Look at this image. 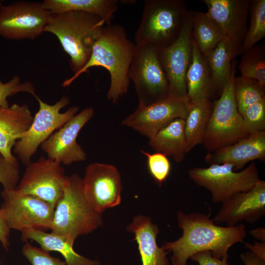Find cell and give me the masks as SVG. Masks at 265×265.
<instances>
[{
    "label": "cell",
    "mask_w": 265,
    "mask_h": 265,
    "mask_svg": "<svg viewBox=\"0 0 265 265\" xmlns=\"http://www.w3.org/2000/svg\"><path fill=\"white\" fill-rule=\"evenodd\" d=\"M182 236L173 241H165L162 248L171 252V265H186L194 254L210 251L219 259L229 258L228 250L234 244L243 242L246 236L245 226L239 223L234 226L216 224L210 215L192 212L187 214L182 211L177 213Z\"/></svg>",
    "instance_id": "1"
},
{
    "label": "cell",
    "mask_w": 265,
    "mask_h": 265,
    "mask_svg": "<svg viewBox=\"0 0 265 265\" xmlns=\"http://www.w3.org/2000/svg\"><path fill=\"white\" fill-rule=\"evenodd\" d=\"M135 44L128 37L125 28L120 25H106L94 44L90 58L78 72L65 80L63 87L69 86L82 74L93 67H103L108 72L110 83L107 99L115 104L128 91L129 69L133 56Z\"/></svg>",
    "instance_id": "2"
},
{
    "label": "cell",
    "mask_w": 265,
    "mask_h": 265,
    "mask_svg": "<svg viewBox=\"0 0 265 265\" xmlns=\"http://www.w3.org/2000/svg\"><path fill=\"white\" fill-rule=\"evenodd\" d=\"M106 25L96 14L81 12L52 13L45 32L59 40L63 50L69 55V65L74 74L88 61L92 48Z\"/></svg>",
    "instance_id": "3"
},
{
    "label": "cell",
    "mask_w": 265,
    "mask_h": 265,
    "mask_svg": "<svg viewBox=\"0 0 265 265\" xmlns=\"http://www.w3.org/2000/svg\"><path fill=\"white\" fill-rule=\"evenodd\" d=\"M102 224V213L85 196L82 179L77 174L67 176L62 195L54 208L51 232L74 245L78 237L93 232Z\"/></svg>",
    "instance_id": "4"
},
{
    "label": "cell",
    "mask_w": 265,
    "mask_h": 265,
    "mask_svg": "<svg viewBox=\"0 0 265 265\" xmlns=\"http://www.w3.org/2000/svg\"><path fill=\"white\" fill-rule=\"evenodd\" d=\"M187 9L183 0H145L136 45L167 47L177 38Z\"/></svg>",
    "instance_id": "5"
},
{
    "label": "cell",
    "mask_w": 265,
    "mask_h": 265,
    "mask_svg": "<svg viewBox=\"0 0 265 265\" xmlns=\"http://www.w3.org/2000/svg\"><path fill=\"white\" fill-rule=\"evenodd\" d=\"M235 62L232 63L231 78L220 97L213 102L210 118L202 144L208 153L234 144L247 136L238 112L234 93Z\"/></svg>",
    "instance_id": "6"
},
{
    "label": "cell",
    "mask_w": 265,
    "mask_h": 265,
    "mask_svg": "<svg viewBox=\"0 0 265 265\" xmlns=\"http://www.w3.org/2000/svg\"><path fill=\"white\" fill-rule=\"evenodd\" d=\"M35 98L39 103V109L28 130L13 147L14 153L26 165L31 162V158L38 147L79 110L78 106H74L64 112H60L70 103L69 97L66 95L53 105L43 102L37 96Z\"/></svg>",
    "instance_id": "7"
},
{
    "label": "cell",
    "mask_w": 265,
    "mask_h": 265,
    "mask_svg": "<svg viewBox=\"0 0 265 265\" xmlns=\"http://www.w3.org/2000/svg\"><path fill=\"white\" fill-rule=\"evenodd\" d=\"M129 76L134 84L138 105H148L169 95V82L158 48L135 44Z\"/></svg>",
    "instance_id": "8"
},
{
    "label": "cell",
    "mask_w": 265,
    "mask_h": 265,
    "mask_svg": "<svg viewBox=\"0 0 265 265\" xmlns=\"http://www.w3.org/2000/svg\"><path fill=\"white\" fill-rule=\"evenodd\" d=\"M188 174L192 181L210 192L214 203H222L236 193L247 191L260 180L254 162L239 172H235L233 165L223 163L193 168Z\"/></svg>",
    "instance_id": "9"
},
{
    "label": "cell",
    "mask_w": 265,
    "mask_h": 265,
    "mask_svg": "<svg viewBox=\"0 0 265 265\" xmlns=\"http://www.w3.org/2000/svg\"><path fill=\"white\" fill-rule=\"evenodd\" d=\"M1 214L10 229L21 232L30 229H51L54 207L33 195L23 194L15 189H4Z\"/></svg>",
    "instance_id": "10"
},
{
    "label": "cell",
    "mask_w": 265,
    "mask_h": 265,
    "mask_svg": "<svg viewBox=\"0 0 265 265\" xmlns=\"http://www.w3.org/2000/svg\"><path fill=\"white\" fill-rule=\"evenodd\" d=\"M51 15L42 2L21 0L0 6V35L10 40L33 39L45 32Z\"/></svg>",
    "instance_id": "11"
},
{
    "label": "cell",
    "mask_w": 265,
    "mask_h": 265,
    "mask_svg": "<svg viewBox=\"0 0 265 265\" xmlns=\"http://www.w3.org/2000/svg\"><path fill=\"white\" fill-rule=\"evenodd\" d=\"M193 14L187 10L176 40L167 47L158 48L169 82V94L177 97H187L186 76L191 57Z\"/></svg>",
    "instance_id": "12"
},
{
    "label": "cell",
    "mask_w": 265,
    "mask_h": 265,
    "mask_svg": "<svg viewBox=\"0 0 265 265\" xmlns=\"http://www.w3.org/2000/svg\"><path fill=\"white\" fill-rule=\"evenodd\" d=\"M190 101L169 94L148 105H138L132 113L122 121V125L132 128L149 139L178 118L186 119Z\"/></svg>",
    "instance_id": "13"
},
{
    "label": "cell",
    "mask_w": 265,
    "mask_h": 265,
    "mask_svg": "<svg viewBox=\"0 0 265 265\" xmlns=\"http://www.w3.org/2000/svg\"><path fill=\"white\" fill-rule=\"evenodd\" d=\"M26 167L16 189L37 197L55 207L62 195L67 176L59 162L42 157Z\"/></svg>",
    "instance_id": "14"
},
{
    "label": "cell",
    "mask_w": 265,
    "mask_h": 265,
    "mask_svg": "<svg viewBox=\"0 0 265 265\" xmlns=\"http://www.w3.org/2000/svg\"><path fill=\"white\" fill-rule=\"evenodd\" d=\"M82 183L87 200L97 212L102 213L120 204L122 185L115 166L99 162L90 163L86 168Z\"/></svg>",
    "instance_id": "15"
},
{
    "label": "cell",
    "mask_w": 265,
    "mask_h": 265,
    "mask_svg": "<svg viewBox=\"0 0 265 265\" xmlns=\"http://www.w3.org/2000/svg\"><path fill=\"white\" fill-rule=\"evenodd\" d=\"M94 114L92 107L84 108L55 131L40 146L47 157L64 165L84 161L86 154L77 142V138Z\"/></svg>",
    "instance_id": "16"
},
{
    "label": "cell",
    "mask_w": 265,
    "mask_h": 265,
    "mask_svg": "<svg viewBox=\"0 0 265 265\" xmlns=\"http://www.w3.org/2000/svg\"><path fill=\"white\" fill-rule=\"evenodd\" d=\"M212 219L234 226L239 222L253 224L265 214V182L260 180L251 189L236 193L223 202Z\"/></svg>",
    "instance_id": "17"
},
{
    "label": "cell",
    "mask_w": 265,
    "mask_h": 265,
    "mask_svg": "<svg viewBox=\"0 0 265 265\" xmlns=\"http://www.w3.org/2000/svg\"><path fill=\"white\" fill-rule=\"evenodd\" d=\"M207 13L239 50L248 29L250 0H203Z\"/></svg>",
    "instance_id": "18"
},
{
    "label": "cell",
    "mask_w": 265,
    "mask_h": 265,
    "mask_svg": "<svg viewBox=\"0 0 265 265\" xmlns=\"http://www.w3.org/2000/svg\"><path fill=\"white\" fill-rule=\"evenodd\" d=\"M265 159V131L249 134L234 144L208 153L204 158L210 165L231 164L234 171L242 169L251 161Z\"/></svg>",
    "instance_id": "19"
},
{
    "label": "cell",
    "mask_w": 265,
    "mask_h": 265,
    "mask_svg": "<svg viewBox=\"0 0 265 265\" xmlns=\"http://www.w3.org/2000/svg\"><path fill=\"white\" fill-rule=\"evenodd\" d=\"M33 117L26 104L0 106V152L11 162L18 161L12 154L16 142L28 130Z\"/></svg>",
    "instance_id": "20"
},
{
    "label": "cell",
    "mask_w": 265,
    "mask_h": 265,
    "mask_svg": "<svg viewBox=\"0 0 265 265\" xmlns=\"http://www.w3.org/2000/svg\"><path fill=\"white\" fill-rule=\"evenodd\" d=\"M126 229L134 234L142 265H170L167 257L168 253L157 242L160 230L150 217L143 215L134 216Z\"/></svg>",
    "instance_id": "21"
},
{
    "label": "cell",
    "mask_w": 265,
    "mask_h": 265,
    "mask_svg": "<svg viewBox=\"0 0 265 265\" xmlns=\"http://www.w3.org/2000/svg\"><path fill=\"white\" fill-rule=\"evenodd\" d=\"M186 80L187 97L190 102L210 99L214 92L206 59L192 39L191 60Z\"/></svg>",
    "instance_id": "22"
},
{
    "label": "cell",
    "mask_w": 265,
    "mask_h": 265,
    "mask_svg": "<svg viewBox=\"0 0 265 265\" xmlns=\"http://www.w3.org/2000/svg\"><path fill=\"white\" fill-rule=\"evenodd\" d=\"M240 50L225 37L205 57L209 67L214 92L220 95L232 74V60Z\"/></svg>",
    "instance_id": "23"
},
{
    "label": "cell",
    "mask_w": 265,
    "mask_h": 265,
    "mask_svg": "<svg viewBox=\"0 0 265 265\" xmlns=\"http://www.w3.org/2000/svg\"><path fill=\"white\" fill-rule=\"evenodd\" d=\"M185 125V119L174 120L149 139L150 146L156 152L172 157L177 163L182 161L187 153Z\"/></svg>",
    "instance_id": "24"
},
{
    "label": "cell",
    "mask_w": 265,
    "mask_h": 265,
    "mask_svg": "<svg viewBox=\"0 0 265 265\" xmlns=\"http://www.w3.org/2000/svg\"><path fill=\"white\" fill-rule=\"evenodd\" d=\"M25 241L30 239L37 242L44 250L56 251L64 257L66 265H99V262L77 253L71 244L64 237L42 230L30 229L21 232Z\"/></svg>",
    "instance_id": "25"
},
{
    "label": "cell",
    "mask_w": 265,
    "mask_h": 265,
    "mask_svg": "<svg viewBox=\"0 0 265 265\" xmlns=\"http://www.w3.org/2000/svg\"><path fill=\"white\" fill-rule=\"evenodd\" d=\"M119 2L116 0H44L42 3L52 13L75 11L96 14L108 25L111 24Z\"/></svg>",
    "instance_id": "26"
},
{
    "label": "cell",
    "mask_w": 265,
    "mask_h": 265,
    "mask_svg": "<svg viewBox=\"0 0 265 265\" xmlns=\"http://www.w3.org/2000/svg\"><path fill=\"white\" fill-rule=\"evenodd\" d=\"M212 105L213 103L210 99L190 102L189 112L185 125L187 153L197 145L202 144Z\"/></svg>",
    "instance_id": "27"
},
{
    "label": "cell",
    "mask_w": 265,
    "mask_h": 265,
    "mask_svg": "<svg viewBox=\"0 0 265 265\" xmlns=\"http://www.w3.org/2000/svg\"><path fill=\"white\" fill-rule=\"evenodd\" d=\"M225 37L207 12L194 11L191 38L204 57Z\"/></svg>",
    "instance_id": "28"
},
{
    "label": "cell",
    "mask_w": 265,
    "mask_h": 265,
    "mask_svg": "<svg viewBox=\"0 0 265 265\" xmlns=\"http://www.w3.org/2000/svg\"><path fill=\"white\" fill-rule=\"evenodd\" d=\"M265 86L254 79L235 77V97L240 115L249 106L265 99Z\"/></svg>",
    "instance_id": "29"
},
{
    "label": "cell",
    "mask_w": 265,
    "mask_h": 265,
    "mask_svg": "<svg viewBox=\"0 0 265 265\" xmlns=\"http://www.w3.org/2000/svg\"><path fill=\"white\" fill-rule=\"evenodd\" d=\"M250 21L240 54L250 49L265 36V0H251Z\"/></svg>",
    "instance_id": "30"
},
{
    "label": "cell",
    "mask_w": 265,
    "mask_h": 265,
    "mask_svg": "<svg viewBox=\"0 0 265 265\" xmlns=\"http://www.w3.org/2000/svg\"><path fill=\"white\" fill-rule=\"evenodd\" d=\"M242 54L238 66L241 76L254 79L265 86V45H255Z\"/></svg>",
    "instance_id": "31"
},
{
    "label": "cell",
    "mask_w": 265,
    "mask_h": 265,
    "mask_svg": "<svg viewBox=\"0 0 265 265\" xmlns=\"http://www.w3.org/2000/svg\"><path fill=\"white\" fill-rule=\"evenodd\" d=\"M242 124L248 134L265 130V99L247 106L241 114Z\"/></svg>",
    "instance_id": "32"
},
{
    "label": "cell",
    "mask_w": 265,
    "mask_h": 265,
    "mask_svg": "<svg viewBox=\"0 0 265 265\" xmlns=\"http://www.w3.org/2000/svg\"><path fill=\"white\" fill-rule=\"evenodd\" d=\"M141 152L147 158L149 173L156 183L161 186L168 177L171 170L167 156L159 152L150 154L142 150Z\"/></svg>",
    "instance_id": "33"
},
{
    "label": "cell",
    "mask_w": 265,
    "mask_h": 265,
    "mask_svg": "<svg viewBox=\"0 0 265 265\" xmlns=\"http://www.w3.org/2000/svg\"><path fill=\"white\" fill-rule=\"evenodd\" d=\"M27 92L37 96L35 89L32 83L29 81L22 82L19 77L16 76L6 83L0 80V106H9L7 98L19 92Z\"/></svg>",
    "instance_id": "34"
},
{
    "label": "cell",
    "mask_w": 265,
    "mask_h": 265,
    "mask_svg": "<svg viewBox=\"0 0 265 265\" xmlns=\"http://www.w3.org/2000/svg\"><path fill=\"white\" fill-rule=\"evenodd\" d=\"M26 241L22 247V253L31 265H66L65 262L51 256L49 252Z\"/></svg>",
    "instance_id": "35"
},
{
    "label": "cell",
    "mask_w": 265,
    "mask_h": 265,
    "mask_svg": "<svg viewBox=\"0 0 265 265\" xmlns=\"http://www.w3.org/2000/svg\"><path fill=\"white\" fill-rule=\"evenodd\" d=\"M20 180L18 161H8L0 152V183L4 189L16 188Z\"/></svg>",
    "instance_id": "36"
},
{
    "label": "cell",
    "mask_w": 265,
    "mask_h": 265,
    "mask_svg": "<svg viewBox=\"0 0 265 265\" xmlns=\"http://www.w3.org/2000/svg\"><path fill=\"white\" fill-rule=\"evenodd\" d=\"M190 259L196 262L198 265H229L228 258H216L209 251L198 252Z\"/></svg>",
    "instance_id": "37"
},
{
    "label": "cell",
    "mask_w": 265,
    "mask_h": 265,
    "mask_svg": "<svg viewBox=\"0 0 265 265\" xmlns=\"http://www.w3.org/2000/svg\"><path fill=\"white\" fill-rule=\"evenodd\" d=\"M10 229L3 218L0 211V241L6 250L10 245L9 240Z\"/></svg>",
    "instance_id": "38"
},
{
    "label": "cell",
    "mask_w": 265,
    "mask_h": 265,
    "mask_svg": "<svg viewBox=\"0 0 265 265\" xmlns=\"http://www.w3.org/2000/svg\"><path fill=\"white\" fill-rule=\"evenodd\" d=\"M239 258L245 265H265V260L259 257L250 251L241 254Z\"/></svg>",
    "instance_id": "39"
},
{
    "label": "cell",
    "mask_w": 265,
    "mask_h": 265,
    "mask_svg": "<svg viewBox=\"0 0 265 265\" xmlns=\"http://www.w3.org/2000/svg\"><path fill=\"white\" fill-rule=\"evenodd\" d=\"M245 247L259 257L265 260V242L256 241L254 244L244 243Z\"/></svg>",
    "instance_id": "40"
},
{
    "label": "cell",
    "mask_w": 265,
    "mask_h": 265,
    "mask_svg": "<svg viewBox=\"0 0 265 265\" xmlns=\"http://www.w3.org/2000/svg\"><path fill=\"white\" fill-rule=\"evenodd\" d=\"M250 234L260 241L265 242V229L264 227H258L251 230Z\"/></svg>",
    "instance_id": "41"
},
{
    "label": "cell",
    "mask_w": 265,
    "mask_h": 265,
    "mask_svg": "<svg viewBox=\"0 0 265 265\" xmlns=\"http://www.w3.org/2000/svg\"><path fill=\"white\" fill-rule=\"evenodd\" d=\"M1 5H2V4H1V3L0 2V6Z\"/></svg>",
    "instance_id": "42"
}]
</instances>
